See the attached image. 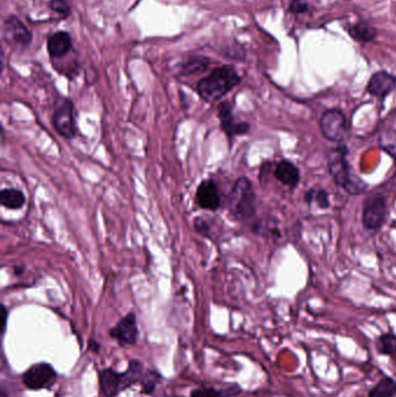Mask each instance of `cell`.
Returning a JSON list of instances; mask_svg holds the SVG:
<instances>
[{
  "label": "cell",
  "mask_w": 396,
  "mask_h": 397,
  "mask_svg": "<svg viewBox=\"0 0 396 397\" xmlns=\"http://www.w3.org/2000/svg\"><path fill=\"white\" fill-rule=\"evenodd\" d=\"M241 83V77L232 66H218L196 85V91L206 102L218 101Z\"/></svg>",
  "instance_id": "1"
},
{
  "label": "cell",
  "mask_w": 396,
  "mask_h": 397,
  "mask_svg": "<svg viewBox=\"0 0 396 397\" xmlns=\"http://www.w3.org/2000/svg\"><path fill=\"white\" fill-rule=\"evenodd\" d=\"M229 209L234 217L240 221L252 219L256 214V195L250 180L242 177L237 179L229 194Z\"/></svg>",
  "instance_id": "2"
},
{
  "label": "cell",
  "mask_w": 396,
  "mask_h": 397,
  "mask_svg": "<svg viewBox=\"0 0 396 397\" xmlns=\"http://www.w3.org/2000/svg\"><path fill=\"white\" fill-rule=\"evenodd\" d=\"M346 155L348 150L346 146H338L337 149H334L329 155V171L337 185L343 187L346 192L352 194L361 193L365 185L360 182V179L353 178L350 172L349 164L346 162Z\"/></svg>",
  "instance_id": "3"
},
{
  "label": "cell",
  "mask_w": 396,
  "mask_h": 397,
  "mask_svg": "<svg viewBox=\"0 0 396 397\" xmlns=\"http://www.w3.org/2000/svg\"><path fill=\"white\" fill-rule=\"evenodd\" d=\"M53 124L56 131L62 137L71 139L77 135L75 106L70 99H59L55 104Z\"/></svg>",
  "instance_id": "4"
},
{
  "label": "cell",
  "mask_w": 396,
  "mask_h": 397,
  "mask_svg": "<svg viewBox=\"0 0 396 397\" xmlns=\"http://www.w3.org/2000/svg\"><path fill=\"white\" fill-rule=\"evenodd\" d=\"M3 37L6 43L15 50H25L33 40L30 30L15 15H10L3 23Z\"/></svg>",
  "instance_id": "5"
},
{
  "label": "cell",
  "mask_w": 396,
  "mask_h": 397,
  "mask_svg": "<svg viewBox=\"0 0 396 397\" xmlns=\"http://www.w3.org/2000/svg\"><path fill=\"white\" fill-rule=\"evenodd\" d=\"M320 128L324 137L331 142H342L348 133L346 117L338 110H327L321 117Z\"/></svg>",
  "instance_id": "6"
},
{
  "label": "cell",
  "mask_w": 396,
  "mask_h": 397,
  "mask_svg": "<svg viewBox=\"0 0 396 397\" xmlns=\"http://www.w3.org/2000/svg\"><path fill=\"white\" fill-rule=\"evenodd\" d=\"M23 383L32 390L49 388L56 381V372L53 366L46 362L34 365L23 374Z\"/></svg>",
  "instance_id": "7"
},
{
  "label": "cell",
  "mask_w": 396,
  "mask_h": 397,
  "mask_svg": "<svg viewBox=\"0 0 396 397\" xmlns=\"http://www.w3.org/2000/svg\"><path fill=\"white\" fill-rule=\"evenodd\" d=\"M387 214L385 197L373 195L367 200L363 211V223L366 229L377 230L384 224Z\"/></svg>",
  "instance_id": "8"
},
{
  "label": "cell",
  "mask_w": 396,
  "mask_h": 397,
  "mask_svg": "<svg viewBox=\"0 0 396 397\" xmlns=\"http://www.w3.org/2000/svg\"><path fill=\"white\" fill-rule=\"evenodd\" d=\"M111 336L122 345H133L138 342V328L135 313H129L111 330Z\"/></svg>",
  "instance_id": "9"
},
{
  "label": "cell",
  "mask_w": 396,
  "mask_h": 397,
  "mask_svg": "<svg viewBox=\"0 0 396 397\" xmlns=\"http://www.w3.org/2000/svg\"><path fill=\"white\" fill-rule=\"evenodd\" d=\"M218 119L221 121V127L229 137L247 134L250 126L247 122H236L234 120L232 106L229 102L223 101L218 106Z\"/></svg>",
  "instance_id": "10"
},
{
  "label": "cell",
  "mask_w": 396,
  "mask_h": 397,
  "mask_svg": "<svg viewBox=\"0 0 396 397\" xmlns=\"http://www.w3.org/2000/svg\"><path fill=\"white\" fill-rule=\"evenodd\" d=\"M196 204L202 209L216 211L221 206V197L214 180L208 179L201 182L196 194Z\"/></svg>",
  "instance_id": "11"
},
{
  "label": "cell",
  "mask_w": 396,
  "mask_h": 397,
  "mask_svg": "<svg viewBox=\"0 0 396 397\" xmlns=\"http://www.w3.org/2000/svg\"><path fill=\"white\" fill-rule=\"evenodd\" d=\"M396 88V78L389 73L377 72L371 77L367 85L368 93L379 98L388 95Z\"/></svg>",
  "instance_id": "12"
},
{
  "label": "cell",
  "mask_w": 396,
  "mask_h": 397,
  "mask_svg": "<svg viewBox=\"0 0 396 397\" xmlns=\"http://www.w3.org/2000/svg\"><path fill=\"white\" fill-rule=\"evenodd\" d=\"M100 387L106 397H115L121 390L126 389L122 373H117L111 368L102 371L100 374Z\"/></svg>",
  "instance_id": "13"
},
{
  "label": "cell",
  "mask_w": 396,
  "mask_h": 397,
  "mask_svg": "<svg viewBox=\"0 0 396 397\" xmlns=\"http://www.w3.org/2000/svg\"><path fill=\"white\" fill-rule=\"evenodd\" d=\"M48 52L53 59H61L66 56L71 48H73V41L70 37V34L66 32H57L53 34L48 40Z\"/></svg>",
  "instance_id": "14"
},
{
  "label": "cell",
  "mask_w": 396,
  "mask_h": 397,
  "mask_svg": "<svg viewBox=\"0 0 396 397\" xmlns=\"http://www.w3.org/2000/svg\"><path fill=\"white\" fill-rule=\"evenodd\" d=\"M274 177L284 185L294 187L298 185L300 180V172L294 164L287 161H283L276 165Z\"/></svg>",
  "instance_id": "15"
},
{
  "label": "cell",
  "mask_w": 396,
  "mask_h": 397,
  "mask_svg": "<svg viewBox=\"0 0 396 397\" xmlns=\"http://www.w3.org/2000/svg\"><path fill=\"white\" fill-rule=\"evenodd\" d=\"M0 201L8 209H20L25 204V194L15 188H4L0 194Z\"/></svg>",
  "instance_id": "16"
},
{
  "label": "cell",
  "mask_w": 396,
  "mask_h": 397,
  "mask_svg": "<svg viewBox=\"0 0 396 397\" xmlns=\"http://www.w3.org/2000/svg\"><path fill=\"white\" fill-rule=\"evenodd\" d=\"M375 347L379 354L396 360V336L394 333H384L379 336L375 342Z\"/></svg>",
  "instance_id": "17"
},
{
  "label": "cell",
  "mask_w": 396,
  "mask_h": 397,
  "mask_svg": "<svg viewBox=\"0 0 396 397\" xmlns=\"http://www.w3.org/2000/svg\"><path fill=\"white\" fill-rule=\"evenodd\" d=\"M396 395V383L389 376H385L379 381L367 397H394Z\"/></svg>",
  "instance_id": "18"
},
{
  "label": "cell",
  "mask_w": 396,
  "mask_h": 397,
  "mask_svg": "<svg viewBox=\"0 0 396 397\" xmlns=\"http://www.w3.org/2000/svg\"><path fill=\"white\" fill-rule=\"evenodd\" d=\"M349 33L355 40L359 42H370L377 35V30L365 22H358L349 30Z\"/></svg>",
  "instance_id": "19"
},
{
  "label": "cell",
  "mask_w": 396,
  "mask_h": 397,
  "mask_svg": "<svg viewBox=\"0 0 396 397\" xmlns=\"http://www.w3.org/2000/svg\"><path fill=\"white\" fill-rule=\"evenodd\" d=\"M143 373V365L138 360L131 361L128 366L127 371L122 373V379H124V388L133 386L134 383L141 381Z\"/></svg>",
  "instance_id": "20"
},
{
  "label": "cell",
  "mask_w": 396,
  "mask_h": 397,
  "mask_svg": "<svg viewBox=\"0 0 396 397\" xmlns=\"http://www.w3.org/2000/svg\"><path fill=\"white\" fill-rule=\"evenodd\" d=\"M208 68V59L204 57H196L192 59L189 62H186L182 66V73L185 76L189 75H194V73L202 72L204 70Z\"/></svg>",
  "instance_id": "21"
},
{
  "label": "cell",
  "mask_w": 396,
  "mask_h": 397,
  "mask_svg": "<svg viewBox=\"0 0 396 397\" xmlns=\"http://www.w3.org/2000/svg\"><path fill=\"white\" fill-rule=\"evenodd\" d=\"M380 146L390 156L396 157V131H384L380 136Z\"/></svg>",
  "instance_id": "22"
},
{
  "label": "cell",
  "mask_w": 396,
  "mask_h": 397,
  "mask_svg": "<svg viewBox=\"0 0 396 397\" xmlns=\"http://www.w3.org/2000/svg\"><path fill=\"white\" fill-rule=\"evenodd\" d=\"M305 201H308V202L317 201V206H319V207L323 208V209L329 207V204H330L328 193L324 190L309 191V192L305 193Z\"/></svg>",
  "instance_id": "23"
},
{
  "label": "cell",
  "mask_w": 396,
  "mask_h": 397,
  "mask_svg": "<svg viewBox=\"0 0 396 397\" xmlns=\"http://www.w3.org/2000/svg\"><path fill=\"white\" fill-rule=\"evenodd\" d=\"M158 379H160V376H158L156 372H153V371L144 373L142 379H141V386H142L143 393H153L157 383H158Z\"/></svg>",
  "instance_id": "24"
},
{
  "label": "cell",
  "mask_w": 396,
  "mask_h": 397,
  "mask_svg": "<svg viewBox=\"0 0 396 397\" xmlns=\"http://www.w3.org/2000/svg\"><path fill=\"white\" fill-rule=\"evenodd\" d=\"M49 6L53 11L56 12L63 18H66L70 14V6L66 3V0H50Z\"/></svg>",
  "instance_id": "25"
},
{
  "label": "cell",
  "mask_w": 396,
  "mask_h": 397,
  "mask_svg": "<svg viewBox=\"0 0 396 397\" xmlns=\"http://www.w3.org/2000/svg\"><path fill=\"white\" fill-rule=\"evenodd\" d=\"M191 397H225V394L214 388H201L193 390Z\"/></svg>",
  "instance_id": "26"
},
{
  "label": "cell",
  "mask_w": 396,
  "mask_h": 397,
  "mask_svg": "<svg viewBox=\"0 0 396 397\" xmlns=\"http://www.w3.org/2000/svg\"><path fill=\"white\" fill-rule=\"evenodd\" d=\"M194 229L200 233V235H202V236H209V226H208V223L206 222L204 219H201V217H196V219L194 220Z\"/></svg>",
  "instance_id": "27"
},
{
  "label": "cell",
  "mask_w": 396,
  "mask_h": 397,
  "mask_svg": "<svg viewBox=\"0 0 396 397\" xmlns=\"http://www.w3.org/2000/svg\"><path fill=\"white\" fill-rule=\"evenodd\" d=\"M308 10V5L305 4V1L302 0H292L291 5H290V12L293 13H302Z\"/></svg>",
  "instance_id": "28"
},
{
  "label": "cell",
  "mask_w": 396,
  "mask_h": 397,
  "mask_svg": "<svg viewBox=\"0 0 396 397\" xmlns=\"http://www.w3.org/2000/svg\"><path fill=\"white\" fill-rule=\"evenodd\" d=\"M1 313H3V333L6 331V323H8V309L6 307L1 306Z\"/></svg>",
  "instance_id": "29"
}]
</instances>
